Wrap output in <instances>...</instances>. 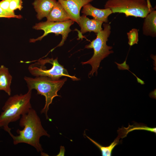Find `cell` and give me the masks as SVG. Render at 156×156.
<instances>
[{"mask_svg": "<svg viewBox=\"0 0 156 156\" xmlns=\"http://www.w3.org/2000/svg\"><path fill=\"white\" fill-rule=\"evenodd\" d=\"M20 119L19 125L23 129L17 130L18 135L17 136L13 135L11 132L9 133L12 138L13 144H28L43 154V149L40 143V138L43 136L49 137L50 136L43 127L36 112L32 108L27 113L21 116Z\"/></svg>", "mask_w": 156, "mask_h": 156, "instance_id": "obj_1", "label": "cell"}, {"mask_svg": "<svg viewBox=\"0 0 156 156\" xmlns=\"http://www.w3.org/2000/svg\"><path fill=\"white\" fill-rule=\"evenodd\" d=\"M31 93L32 90H28L25 94H16L8 99L0 114V128L8 133L11 132L9 124L20 119L21 116L32 108L30 103Z\"/></svg>", "mask_w": 156, "mask_h": 156, "instance_id": "obj_2", "label": "cell"}, {"mask_svg": "<svg viewBox=\"0 0 156 156\" xmlns=\"http://www.w3.org/2000/svg\"><path fill=\"white\" fill-rule=\"evenodd\" d=\"M24 79L28 90L35 89L37 91L38 94L45 97V104L41 113L44 114L46 118L48 119L47 113L49 106L54 97L60 96L58 95L57 92L67 80V78L54 79L46 76H39L34 78L25 76Z\"/></svg>", "mask_w": 156, "mask_h": 156, "instance_id": "obj_3", "label": "cell"}, {"mask_svg": "<svg viewBox=\"0 0 156 156\" xmlns=\"http://www.w3.org/2000/svg\"><path fill=\"white\" fill-rule=\"evenodd\" d=\"M103 29L97 33L96 38L85 46L86 48L94 50V54L91 58L86 62H81L83 65L89 64L91 65L92 69L89 73V76H93L94 73L97 75V70L101 61L114 53L112 50L113 47L107 44L111 34V26L108 23H103Z\"/></svg>", "mask_w": 156, "mask_h": 156, "instance_id": "obj_4", "label": "cell"}, {"mask_svg": "<svg viewBox=\"0 0 156 156\" xmlns=\"http://www.w3.org/2000/svg\"><path fill=\"white\" fill-rule=\"evenodd\" d=\"M104 8H109L112 13H122L126 16L142 18L154 10L150 0H107Z\"/></svg>", "mask_w": 156, "mask_h": 156, "instance_id": "obj_5", "label": "cell"}, {"mask_svg": "<svg viewBox=\"0 0 156 156\" xmlns=\"http://www.w3.org/2000/svg\"><path fill=\"white\" fill-rule=\"evenodd\" d=\"M57 57L55 59L51 58V66L47 68L38 60L35 62L29 65L28 68L29 72L32 75L35 76H44L54 79H59L66 76L70 78L73 81L80 80L75 76L70 75L63 66L60 64Z\"/></svg>", "mask_w": 156, "mask_h": 156, "instance_id": "obj_6", "label": "cell"}, {"mask_svg": "<svg viewBox=\"0 0 156 156\" xmlns=\"http://www.w3.org/2000/svg\"><path fill=\"white\" fill-rule=\"evenodd\" d=\"M74 23L73 20L70 19L61 22H54L46 21L36 24L33 28L36 30H42L44 31L42 35L36 39H31L30 42H35L38 40H41L45 36L50 33H53L56 36L60 34L62 39L56 47L62 46L66 40L68 34L71 31L70 27Z\"/></svg>", "mask_w": 156, "mask_h": 156, "instance_id": "obj_7", "label": "cell"}, {"mask_svg": "<svg viewBox=\"0 0 156 156\" xmlns=\"http://www.w3.org/2000/svg\"><path fill=\"white\" fill-rule=\"evenodd\" d=\"M71 20L78 24L81 8L93 0H58Z\"/></svg>", "mask_w": 156, "mask_h": 156, "instance_id": "obj_8", "label": "cell"}, {"mask_svg": "<svg viewBox=\"0 0 156 156\" xmlns=\"http://www.w3.org/2000/svg\"><path fill=\"white\" fill-rule=\"evenodd\" d=\"M83 14L92 16L93 18L105 23L108 22V16L112 12L109 8H98L93 6L90 3L83 7L81 12Z\"/></svg>", "mask_w": 156, "mask_h": 156, "instance_id": "obj_9", "label": "cell"}, {"mask_svg": "<svg viewBox=\"0 0 156 156\" xmlns=\"http://www.w3.org/2000/svg\"><path fill=\"white\" fill-rule=\"evenodd\" d=\"M103 23L94 18L90 19L86 16L83 14L80 16L78 24L80 27L82 34L91 31L97 34L103 29L102 26Z\"/></svg>", "mask_w": 156, "mask_h": 156, "instance_id": "obj_10", "label": "cell"}, {"mask_svg": "<svg viewBox=\"0 0 156 156\" xmlns=\"http://www.w3.org/2000/svg\"><path fill=\"white\" fill-rule=\"evenodd\" d=\"M56 1V0H35L33 4L37 13V18L40 20L47 17Z\"/></svg>", "mask_w": 156, "mask_h": 156, "instance_id": "obj_11", "label": "cell"}, {"mask_svg": "<svg viewBox=\"0 0 156 156\" xmlns=\"http://www.w3.org/2000/svg\"><path fill=\"white\" fill-rule=\"evenodd\" d=\"M144 18L142 27L143 34L146 36L156 37V10H154L152 11Z\"/></svg>", "mask_w": 156, "mask_h": 156, "instance_id": "obj_12", "label": "cell"}, {"mask_svg": "<svg viewBox=\"0 0 156 156\" xmlns=\"http://www.w3.org/2000/svg\"><path fill=\"white\" fill-rule=\"evenodd\" d=\"M47 21L61 22L71 19V18L58 1L47 17Z\"/></svg>", "mask_w": 156, "mask_h": 156, "instance_id": "obj_13", "label": "cell"}, {"mask_svg": "<svg viewBox=\"0 0 156 156\" xmlns=\"http://www.w3.org/2000/svg\"><path fill=\"white\" fill-rule=\"evenodd\" d=\"M12 77L9 69L4 65L0 66V90H3L9 96L11 94V85Z\"/></svg>", "mask_w": 156, "mask_h": 156, "instance_id": "obj_14", "label": "cell"}, {"mask_svg": "<svg viewBox=\"0 0 156 156\" xmlns=\"http://www.w3.org/2000/svg\"><path fill=\"white\" fill-rule=\"evenodd\" d=\"M86 137L94 144L100 150L102 155L103 156H111L112 151L119 142V137L118 136L115 140L110 145L107 146H103L101 145L86 135Z\"/></svg>", "mask_w": 156, "mask_h": 156, "instance_id": "obj_15", "label": "cell"}, {"mask_svg": "<svg viewBox=\"0 0 156 156\" xmlns=\"http://www.w3.org/2000/svg\"><path fill=\"white\" fill-rule=\"evenodd\" d=\"M128 44L130 46L137 44L138 41V32L137 29L133 28L127 33Z\"/></svg>", "mask_w": 156, "mask_h": 156, "instance_id": "obj_16", "label": "cell"}, {"mask_svg": "<svg viewBox=\"0 0 156 156\" xmlns=\"http://www.w3.org/2000/svg\"><path fill=\"white\" fill-rule=\"evenodd\" d=\"M124 128L125 129V132L124 136L125 137L127 136V134L131 131L135 130H142L150 131L151 132L156 133V128H151L145 126L140 125H129L127 128Z\"/></svg>", "mask_w": 156, "mask_h": 156, "instance_id": "obj_17", "label": "cell"}, {"mask_svg": "<svg viewBox=\"0 0 156 156\" xmlns=\"http://www.w3.org/2000/svg\"><path fill=\"white\" fill-rule=\"evenodd\" d=\"M22 0H11L9 6V10L14 12L17 9L21 10L23 8Z\"/></svg>", "mask_w": 156, "mask_h": 156, "instance_id": "obj_18", "label": "cell"}, {"mask_svg": "<svg viewBox=\"0 0 156 156\" xmlns=\"http://www.w3.org/2000/svg\"><path fill=\"white\" fill-rule=\"evenodd\" d=\"M2 17L21 18H22V16L20 15H16L14 12L5 11L0 7V18Z\"/></svg>", "mask_w": 156, "mask_h": 156, "instance_id": "obj_19", "label": "cell"}, {"mask_svg": "<svg viewBox=\"0 0 156 156\" xmlns=\"http://www.w3.org/2000/svg\"><path fill=\"white\" fill-rule=\"evenodd\" d=\"M10 1L11 0H2L0 1V7L5 11L10 12L9 10Z\"/></svg>", "mask_w": 156, "mask_h": 156, "instance_id": "obj_20", "label": "cell"}, {"mask_svg": "<svg viewBox=\"0 0 156 156\" xmlns=\"http://www.w3.org/2000/svg\"><path fill=\"white\" fill-rule=\"evenodd\" d=\"M118 65V68L120 70H128L129 68V66L127 64L126 60L124 63L121 64H119L115 62Z\"/></svg>", "mask_w": 156, "mask_h": 156, "instance_id": "obj_21", "label": "cell"}]
</instances>
